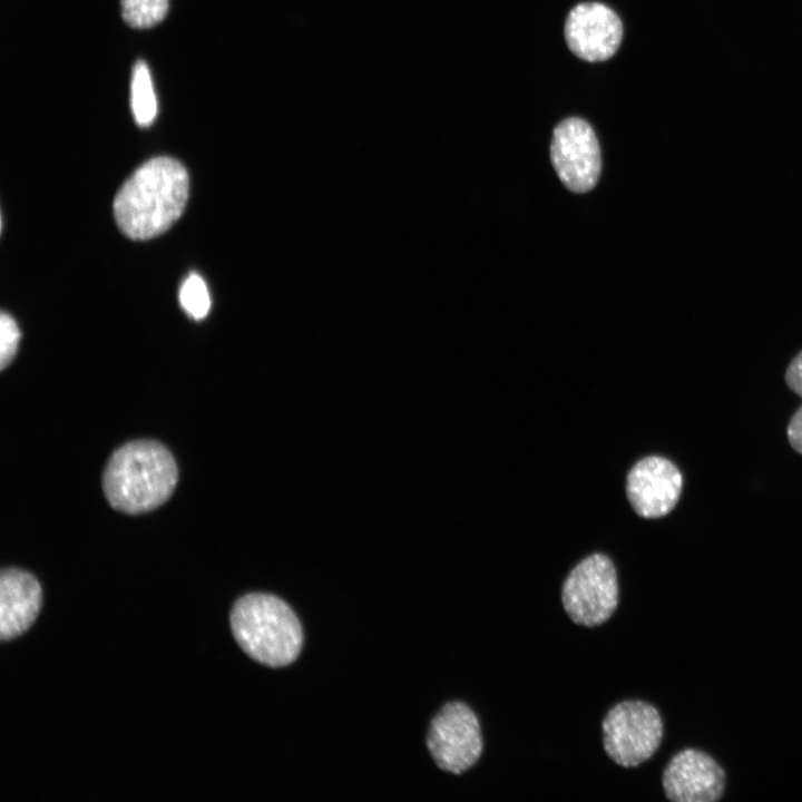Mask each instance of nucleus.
I'll use <instances>...</instances> for the list:
<instances>
[{"label": "nucleus", "mask_w": 802, "mask_h": 802, "mask_svg": "<svg viewBox=\"0 0 802 802\" xmlns=\"http://www.w3.org/2000/svg\"><path fill=\"white\" fill-rule=\"evenodd\" d=\"M551 164L561 183L574 193H586L597 183L602 157L593 127L583 118L568 117L552 131Z\"/></svg>", "instance_id": "7"}, {"label": "nucleus", "mask_w": 802, "mask_h": 802, "mask_svg": "<svg viewBox=\"0 0 802 802\" xmlns=\"http://www.w3.org/2000/svg\"><path fill=\"white\" fill-rule=\"evenodd\" d=\"M41 606V587L28 571L6 568L0 576V638L12 639L35 622Z\"/></svg>", "instance_id": "11"}, {"label": "nucleus", "mask_w": 802, "mask_h": 802, "mask_svg": "<svg viewBox=\"0 0 802 802\" xmlns=\"http://www.w3.org/2000/svg\"><path fill=\"white\" fill-rule=\"evenodd\" d=\"M784 380L789 389L802 398V351L789 363ZM786 437L791 448L802 454V405L791 417L786 427Z\"/></svg>", "instance_id": "14"}, {"label": "nucleus", "mask_w": 802, "mask_h": 802, "mask_svg": "<svg viewBox=\"0 0 802 802\" xmlns=\"http://www.w3.org/2000/svg\"><path fill=\"white\" fill-rule=\"evenodd\" d=\"M602 730L607 755L620 766L633 767L651 759L659 747L663 721L654 705L629 700L606 713Z\"/></svg>", "instance_id": "4"}, {"label": "nucleus", "mask_w": 802, "mask_h": 802, "mask_svg": "<svg viewBox=\"0 0 802 802\" xmlns=\"http://www.w3.org/2000/svg\"><path fill=\"white\" fill-rule=\"evenodd\" d=\"M618 581L613 561L593 554L579 561L561 587V603L578 625L595 627L607 622L618 605Z\"/></svg>", "instance_id": "5"}, {"label": "nucleus", "mask_w": 802, "mask_h": 802, "mask_svg": "<svg viewBox=\"0 0 802 802\" xmlns=\"http://www.w3.org/2000/svg\"><path fill=\"white\" fill-rule=\"evenodd\" d=\"M179 302L184 311L195 320H202L208 314L209 293L198 274L192 273L185 278L179 290Z\"/></svg>", "instance_id": "15"}, {"label": "nucleus", "mask_w": 802, "mask_h": 802, "mask_svg": "<svg viewBox=\"0 0 802 802\" xmlns=\"http://www.w3.org/2000/svg\"><path fill=\"white\" fill-rule=\"evenodd\" d=\"M189 189L184 165L167 156L139 166L114 199L119 229L131 239H149L166 232L183 214Z\"/></svg>", "instance_id": "1"}, {"label": "nucleus", "mask_w": 802, "mask_h": 802, "mask_svg": "<svg viewBox=\"0 0 802 802\" xmlns=\"http://www.w3.org/2000/svg\"><path fill=\"white\" fill-rule=\"evenodd\" d=\"M427 745L439 769L454 774L469 770L483 747L476 713L466 703H447L430 723Z\"/></svg>", "instance_id": "6"}, {"label": "nucleus", "mask_w": 802, "mask_h": 802, "mask_svg": "<svg viewBox=\"0 0 802 802\" xmlns=\"http://www.w3.org/2000/svg\"><path fill=\"white\" fill-rule=\"evenodd\" d=\"M20 339L19 327L11 315L6 312L0 317V365L3 370L16 356Z\"/></svg>", "instance_id": "16"}, {"label": "nucleus", "mask_w": 802, "mask_h": 802, "mask_svg": "<svg viewBox=\"0 0 802 802\" xmlns=\"http://www.w3.org/2000/svg\"><path fill=\"white\" fill-rule=\"evenodd\" d=\"M682 490V472L665 457H645L627 475L628 500L644 518H659L669 514L677 505Z\"/></svg>", "instance_id": "9"}, {"label": "nucleus", "mask_w": 802, "mask_h": 802, "mask_svg": "<svg viewBox=\"0 0 802 802\" xmlns=\"http://www.w3.org/2000/svg\"><path fill=\"white\" fill-rule=\"evenodd\" d=\"M624 36L619 16L607 4L580 2L568 12L564 37L568 49L579 59L600 62L612 58Z\"/></svg>", "instance_id": "8"}, {"label": "nucleus", "mask_w": 802, "mask_h": 802, "mask_svg": "<svg viewBox=\"0 0 802 802\" xmlns=\"http://www.w3.org/2000/svg\"><path fill=\"white\" fill-rule=\"evenodd\" d=\"M130 106L139 126L150 125L157 115V100L153 80L145 61H137L130 82Z\"/></svg>", "instance_id": "12"}, {"label": "nucleus", "mask_w": 802, "mask_h": 802, "mask_svg": "<svg viewBox=\"0 0 802 802\" xmlns=\"http://www.w3.org/2000/svg\"><path fill=\"white\" fill-rule=\"evenodd\" d=\"M177 467L169 450L155 440H135L109 458L102 487L110 506L137 515L154 510L173 493Z\"/></svg>", "instance_id": "2"}, {"label": "nucleus", "mask_w": 802, "mask_h": 802, "mask_svg": "<svg viewBox=\"0 0 802 802\" xmlns=\"http://www.w3.org/2000/svg\"><path fill=\"white\" fill-rule=\"evenodd\" d=\"M229 620L239 647L263 665L286 666L301 653V623L292 608L274 595L251 593L238 598Z\"/></svg>", "instance_id": "3"}, {"label": "nucleus", "mask_w": 802, "mask_h": 802, "mask_svg": "<svg viewBox=\"0 0 802 802\" xmlns=\"http://www.w3.org/2000/svg\"><path fill=\"white\" fill-rule=\"evenodd\" d=\"M662 783L665 795L674 802H714L723 795L725 773L708 754L686 749L668 762Z\"/></svg>", "instance_id": "10"}, {"label": "nucleus", "mask_w": 802, "mask_h": 802, "mask_svg": "<svg viewBox=\"0 0 802 802\" xmlns=\"http://www.w3.org/2000/svg\"><path fill=\"white\" fill-rule=\"evenodd\" d=\"M124 21L133 28H149L167 14L168 0H120Z\"/></svg>", "instance_id": "13"}]
</instances>
